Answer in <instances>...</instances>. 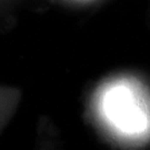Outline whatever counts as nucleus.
Instances as JSON below:
<instances>
[{"instance_id": "f257e3e1", "label": "nucleus", "mask_w": 150, "mask_h": 150, "mask_svg": "<svg viewBox=\"0 0 150 150\" xmlns=\"http://www.w3.org/2000/svg\"><path fill=\"white\" fill-rule=\"evenodd\" d=\"M108 115L121 129L129 131L141 130L145 126L142 115L134 107L128 91L116 89L108 95L106 101Z\"/></svg>"}]
</instances>
